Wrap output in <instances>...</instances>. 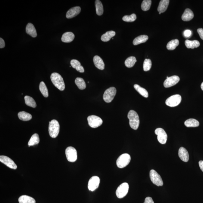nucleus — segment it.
Listing matches in <instances>:
<instances>
[{"label": "nucleus", "mask_w": 203, "mask_h": 203, "mask_svg": "<svg viewBox=\"0 0 203 203\" xmlns=\"http://www.w3.org/2000/svg\"><path fill=\"white\" fill-rule=\"evenodd\" d=\"M201 89H202V90L203 91V82L202 83V84H201Z\"/></svg>", "instance_id": "49530a36"}, {"label": "nucleus", "mask_w": 203, "mask_h": 203, "mask_svg": "<svg viewBox=\"0 0 203 203\" xmlns=\"http://www.w3.org/2000/svg\"><path fill=\"white\" fill-rule=\"evenodd\" d=\"M66 155L68 161L74 162L77 159V152L76 149L72 146L68 147L66 150Z\"/></svg>", "instance_id": "9d476101"}, {"label": "nucleus", "mask_w": 203, "mask_h": 203, "mask_svg": "<svg viewBox=\"0 0 203 203\" xmlns=\"http://www.w3.org/2000/svg\"><path fill=\"white\" fill-rule=\"evenodd\" d=\"M24 99H25V104L33 108H35L37 106L35 101L31 97L26 96Z\"/></svg>", "instance_id": "473e14b6"}, {"label": "nucleus", "mask_w": 203, "mask_h": 203, "mask_svg": "<svg viewBox=\"0 0 203 203\" xmlns=\"http://www.w3.org/2000/svg\"><path fill=\"white\" fill-rule=\"evenodd\" d=\"M129 186L128 183H124L119 186L116 191L117 196L119 199L123 198L128 193Z\"/></svg>", "instance_id": "39448f33"}, {"label": "nucleus", "mask_w": 203, "mask_h": 203, "mask_svg": "<svg viewBox=\"0 0 203 203\" xmlns=\"http://www.w3.org/2000/svg\"><path fill=\"white\" fill-rule=\"evenodd\" d=\"M194 17V14L190 9L187 8L185 10L184 13L182 16V19L184 21H189Z\"/></svg>", "instance_id": "aec40b11"}, {"label": "nucleus", "mask_w": 203, "mask_h": 203, "mask_svg": "<svg viewBox=\"0 0 203 203\" xmlns=\"http://www.w3.org/2000/svg\"><path fill=\"white\" fill-rule=\"evenodd\" d=\"M199 164L200 168L201 170L203 172V161H200L199 162Z\"/></svg>", "instance_id": "a18cd8bd"}, {"label": "nucleus", "mask_w": 203, "mask_h": 203, "mask_svg": "<svg viewBox=\"0 0 203 203\" xmlns=\"http://www.w3.org/2000/svg\"><path fill=\"white\" fill-rule=\"evenodd\" d=\"M152 67V62L150 59H145L143 63V70L145 71H148L151 69Z\"/></svg>", "instance_id": "4c0bfd02"}, {"label": "nucleus", "mask_w": 203, "mask_h": 203, "mask_svg": "<svg viewBox=\"0 0 203 203\" xmlns=\"http://www.w3.org/2000/svg\"><path fill=\"white\" fill-rule=\"evenodd\" d=\"M19 203H36L34 198L27 195H22L19 199Z\"/></svg>", "instance_id": "a878e982"}, {"label": "nucleus", "mask_w": 203, "mask_h": 203, "mask_svg": "<svg viewBox=\"0 0 203 203\" xmlns=\"http://www.w3.org/2000/svg\"><path fill=\"white\" fill-rule=\"evenodd\" d=\"M134 88L142 96L144 97L145 98H148L149 95H148L147 91L146 89L140 87L138 84L134 85Z\"/></svg>", "instance_id": "7c9ffc66"}, {"label": "nucleus", "mask_w": 203, "mask_h": 203, "mask_svg": "<svg viewBox=\"0 0 203 203\" xmlns=\"http://www.w3.org/2000/svg\"><path fill=\"white\" fill-rule=\"evenodd\" d=\"M93 62L95 66L98 69L103 70L105 68V64L102 59L99 56H95L93 58Z\"/></svg>", "instance_id": "f3484780"}, {"label": "nucleus", "mask_w": 203, "mask_h": 203, "mask_svg": "<svg viewBox=\"0 0 203 203\" xmlns=\"http://www.w3.org/2000/svg\"><path fill=\"white\" fill-rule=\"evenodd\" d=\"M192 31L190 30H185L183 33V36L186 38H190L192 35Z\"/></svg>", "instance_id": "ea45409f"}, {"label": "nucleus", "mask_w": 203, "mask_h": 203, "mask_svg": "<svg viewBox=\"0 0 203 203\" xmlns=\"http://www.w3.org/2000/svg\"><path fill=\"white\" fill-rule=\"evenodd\" d=\"M152 4L151 0H144L142 3L141 8L144 11H147L150 8Z\"/></svg>", "instance_id": "c9c22d12"}, {"label": "nucleus", "mask_w": 203, "mask_h": 203, "mask_svg": "<svg viewBox=\"0 0 203 203\" xmlns=\"http://www.w3.org/2000/svg\"><path fill=\"white\" fill-rule=\"evenodd\" d=\"M131 156L128 154H124L119 156L117 160V165L119 168H123L128 165L131 161Z\"/></svg>", "instance_id": "20e7f679"}, {"label": "nucleus", "mask_w": 203, "mask_h": 203, "mask_svg": "<svg viewBox=\"0 0 203 203\" xmlns=\"http://www.w3.org/2000/svg\"><path fill=\"white\" fill-rule=\"evenodd\" d=\"M128 117L129 119L130 127L133 129L137 130L140 124V119L138 114L134 111L130 110L128 113Z\"/></svg>", "instance_id": "f03ea898"}, {"label": "nucleus", "mask_w": 203, "mask_h": 203, "mask_svg": "<svg viewBox=\"0 0 203 203\" xmlns=\"http://www.w3.org/2000/svg\"><path fill=\"white\" fill-rule=\"evenodd\" d=\"M0 161L11 169H16L17 168V166L14 161L7 156L4 155L0 156Z\"/></svg>", "instance_id": "4468645a"}, {"label": "nucleus", "mask_w": 203, "mask_h": 203, "mask_svg": "<svg viewBox=\"0 0 203 203\" xmlns=\"http://www.w3.org/2000/svg\"><path fill=\"white\" fill-rule=\"evenodd\" d=\"M186 47L189 49H194L195 48H198L200 46V43L198 40H187L185 42Z\"/></svg>", "instance_id": "4be33fe9"}, {"label": "nucleus", "mask_w": 203, "mask_h": 203, "mask_svg": "<svg viewBox=\"0 0 203 203\" xmlns=\"http://www.w3.org/2000/svg\"><path fill=\"white\" fill-rule=\"evenodd\" d=\"M70 64L72 67L75 69L81 65V63L78 61L74 59L71 61Z\"/></svg>", "instance_id": "58836bf2"}, {"label": "nucleus", "mask_w": 203, "mask_h": 203, "mask_svg": "<svg viewBox=\"0 0 203 203\" xmlns=\"http://www.w3.org/2000/svg\"><path fill=\"white\" fill-rule=\"evenodd\" d=\"M136 19H137V16L135 14H133L130 16L126 15V16H124L122 18L123 20L128 22H134Z\"/></svg>", "instance_id": "e433bc0d"}, {"label": "nucleus", "mask_w": 203, "mask_h": 203, "mask_svg": "<svg viewBox=\"0 0 203 203\" xmlns=\"http://www.w3.org/2000/svg\"><path fill=\"white\" fill-rule=\"evenodd\" d=\"M184 124L187 127H196L199 126V123L196 119H190L186 120Z\"/></svg>", "instance_id": "bb28decb"}, {"label": "nucleus", "mask_w": 203, "mask_h": 203, "mask_svg": "<svg viewBox=\"0 0 203 203\" xmlns=\"http://www.w3.org/2000/svg\"><path fill=\"white\" fill-rule=\"evenodd\" d=\"M198 33L199 35L201 38L203 40V29L199 28L197 30Z\"/></svg>", "instance_id": "79ce46f5"}, {"label": "nucleus", "mask_w": 203, "mask_h": 203, "mask_svg": "<svg viewBox=\"0 0 203 203\" xmlns=\"http://www.w3.org/2000/svg\"><path fill=\"white\" fill-rule=\"evenodd\" d=\"M26 31L27 34L30 35L32 37L35 38L37 37V31L34 25L31 23L27 24L26 28Z\"/></svg>", "instance_id": "a211bd4d"}, {"label": "nucleus", "mask_w": 203, "mask_h": 203, "mask_svg": "<svg viewBox=\"0 0 203 203\" xmlns=\"http://www.w3.org/2000/svg\"><path fill=\"white\" fill-rule=\"evenodd\" d=\"M40 142V139L39 135L37 134H33L30 139L28 143V146H33L36 145L38 144Z\"/></svg>", "instance_id": "cd10ccee"}, {"label": "nucleus", "mask_w": 203, "mask_h": 203, "mask_svg": "<svg viewBox=\"0 0 203 203\" xmlns=\"http://www.w3.org/2000/svg\"><path fill=\"white\" fill-rule=\"evenodd\" d=\"M76 69L77 71L80 73H84V68L81 65L77 67Z\"/></svg>", "instance_id": "37998d69"}, {"label": "nucleus", "mask_w": 203, "mask_h": 203, "mask_svg": "<svg viewBox=\"0 0 203 203\" xmlns=\"http://www.w3.org/2000/svg\"><path fill=\"white\" fill-rule=\"evenodd\" d=\"M87 120L89 126L92 128H96L102 125V119L99 117L92 115L88 117Z\"/></svg>", "instance_id": "0eeeda50"}, {"label": "nucleus", "mask_w": 203, "mask_h": 203, "mask_svg": "<svg viewBox=\"0 0 203 203\" xmlns=\"http://www.w3.org/2000/svg\"><path fill=\"white\" fill-rule=\"evenodd\" d=\"M52 82L55 87L61 91H63L65 85L63 79L61 76L57 73H53L51 76Z\"/></svg>", "instance_id": "f257e3e1"}, {"label": "nucleus", "mask_w": 203, "mask_h": 203, "mask_svg": "<svg viewBox=\"0 0 203 203\" xmlns=\"http://www.w3.org/2000/svg\"><path fill=\"white\" fill-rule=\"evenodd\" d=\"M81 11V8L80 7H73L68 11L66 13V17L67 19H71L75 17L79 14Z\"/></svg>", "instance_id": "2eb2a0df"}, {"label": "nucleus", "mask_w": 203, "mask_h": 203, "mask_svg": "<svg viewBox=\"0 0 203 203\" xmlns=\"http://www.w3.org/2000/svg\"><path fill=\"white\" fill-rule=\"evenodd\" d=\"M95 6H96V13L98 16H101L104 13V8L102 3L99 0L95 1Z\"/></svg>", "instance_id": "c85d7f7f"}, {"label": "nucleus", "mask_w": 203, "mask_h": 203, "mask_svg": "<svg viewBox=\"0 0 203 203\" xmlns=\"http://www.w3.org/2000/svg\"><path fill=\"white\" fill-rule=\"evenodd\" d=\"M100 182V180L98 176L92 177L89 181L88 185L89 190L90 191H94L99 187Z\"/></svg>", "instance_id": "f8f14e48"}, {"label": "nucleus", "mask_w": 203, "mask_h": 203, "mask_svg": "<svg viewBox=\"0 0 203 203\" xmlns=\"http://www.w3.org/2000/svg\"><path fill=\"white\" fill-rule=\"evenodd\" d=\"M157 135V139L159 143L161 144H165L167 141V135L164 130L161 128L156 129L155 131Z\"/></svg>", "instance_id": "9b49d317"}, {"label": "nucleus", "mask_w": 203, "mask_h": 203, "mask_svg": "<svg viewBox=\"0 0 203 203\" xmlns=\"http://www.w3.org/2000/svg\"><path fill=\"white\" fill-rule=\"evenodd\" d=\"M178 155L183 161L185 162L188 161L189 158V154L186 148L184 147L180 148L179 150Z\"/></svg>", "instance_id": "dca6fc26"}, {"label": "nucleus", "mask_w": 203, "mask_h": 203, "mask_svg": "<svg viewBox=\"0 0 203 203\" xmlns=\"http://www.w3.org/2000/svg\"><path fill=\"white\" fill-rule=\"evenodd\" d=\"M150 178L153 184L157 186H163V182L160 175L154 170H151L150 172Z\"/></svg>", "instance_id": "6e6552de"}, {"label": "nucleus", "mask_w": 203, "mask_h": 203, "mask_svg": "<svg viewBox=\"0 0 203 203\" xmlns=\"http://www.w3.org/2000/svg\"><path fill=\"white\" fill-rule=\"evenodd\" d=\"M179 44V41L178 39L173 40L170 41L167 45V48L169 50H173Z\"/></svg>", "instance_id": "c756f323"}, {"label": "nucleus", "mask_w": 203, "mask_h": 203, "mask_svg": "<svg viewBox=\"0 0 203 203\" xmlns=\"http://www.w3.org/2000/svg\"><path fill=\"white\" fill-rule=\"evenodd\" d=\"M179 77L174 75L169 77H167V79L164 83V86L165 88H169L172 87L180 81Z\"/></svg>", "instance_id": "ddd939ff"}, {"label": "nucleus", "mask_w": 203, "mask_h": 203, "mask_svg": "<svg viewBox=\"0 0 203 203\" xmlns=\"http://www.w3.org/2000/svg\"><path fill=\"white\" fill-rule=\"evenodd\" d=\"M148 36L146 35H141L138 36L134 39L133 45H137L140 44L145 43L148 40Z\"/></svg>", "instance_id": "b1692460"}, {"label": "nucleus", "mask_w": 203, "mask_h": 203, "mask_svg": "<svg viewBox=\"0 0 203 203\" xmlns=\"http://www.w3.org/2000/svg\"><path fill=\"white\" fill-rule=\"evenodd\" d=\"M144 203H154L152 198L150 197H148L145 199V202Z\"/></svg>", "instance_id": "a19ab883"}, {"label": "nucleus", "mask_w": 203, "mask_h": 203, "mask_svg": "<svg viewBox=\"0 0 203 203\" xmlns=\"http://www.w3.org/2000/svg\"><path fill=\"white\" fill-rule=\"evenodd\" d=\"M60 125L56 120H52L49 122V133L50 136L53 138L57 137L60 132Z\"/></svg>", "instance_id": "7ed1b4c3"}, {"label": "nucleus", "mask_w": 203, "mask_h": 203, "mask_svg": "<svg viewBox=\"0 0 203 203\" xmlns=\"http://www.w3.org/2000/svg\"><path fill=\"white\" fill-rule=\"evenodd\" d=\"M181 97L179 95H172L166 100V104L170 107H175L178 106L181 102Z\"/></svg>", "instance_id": "1a4fd4ad"}, {"label": "nucleus", "mask_w": 203, "mask_h": 203, "mask_svg": "<svg viewBox=\"0 0 203 203\" xmlns=\"http://www.w3.org/2000/svg\"><path fill=\"white\" fill-rule=\"evenodd\" d=\"M116 89L114 87H111L105 92L103 99L107 103H110L113 100L116 94Z\"/></svg>", "instance_id": "423d86ee"}, {"label": "nucleus", "mask_w": 203, "mask_h": 203, "mask_svg": "<svg viewBox=\"0 0 203 203\" xmlns=\"http://www.w3.org/2000/svg\"><path fill=\"white\" fill-rule=\"evenodd\" d=\"M169 0H161L159 3L158 11L159 13H163L166 11L167 9L169 3Z\"/></svg>", "instance_id": "412c9836"}, {"label": "nucleus", "mask_w": 203, "mask_h": 203, "mask_svg": "<svg viewBox=\"0 0 203 203\" xmlns=\"http://www.w3.org/2000/svg\"><path fill=\"white\" fill-rule=\"evenodd\" d=\"M136 61L137 60L135 57L133 56L129 57L125 60V66L128 68L133 67L135 64Z\"/></svg>", "instance_id": "f704fd0d"}, {"label": "nucleus", "mask_w": 203, "mask_h": 203, "mask_svg": "<svg viewBox=\"0 0 203 203\" xmlns=\"http://www.w3.org/2000/svg\"><path fill=\"white\" fill-rule=\"evenodd\" d=\"M39 89L43 96L45 98H48L49 96L48 91L46 84L44 82L42 81L39 85Z\"/></svg>", "instance_id": "72a5a7b5"}, {"label": "nucleus", "mask_w": 203, "mask_h": 203, "mask_svg": "<svg viewBox=\"0 0 203 203\" xmlns=\"http://www.w3.org/2000/svg\"><path fill=\"white\" fill-rule=\"evenodd\" d=\"M5 46V43L4 40L2 38H0V48H3Z\"/></svg>", "instance_id": "c03bdc74"}, {"label": "nucleus", "mask_w": 203, "mask_h": 203, "mask_svg": "<svg viewBox=\"0 0 203 203\" xmlns=\"http://www.w3.org/2000/svg\"><path fill=\"white\" fill-rule=\"evenodd\" d=\"M75 83L80 90H84L86 87L85 82L83 78H77L75 80Z\"/></svg>", "instance_id": "2f4dec72"}, {"label": "nucleus", "mask_w": 203, "mask_h": 203, "mask_svg": "<svg viewBox=\"0 0 203 203\" xmlns=\"http://www.w3.org/2000/svg\"><path fill=\"white\" fill-rule=\"evenodd\" d=\"M75 38V35L73 33L68 32L63 35L61 37L62 41L64 43H70L73 41Z\"/></svg>", "instance_id": "6ab92c4d"}, {"label": "nucleus", "mask_w": 203, "mask_h": 203, "mask_svg": "<svg viewBox=\"0 0 203 203\" xmlns=\"http://www.w3.org/2000/svg\"><path fill=\"white\" fill-rule=\"evenodd\" d=\"M116 35V33L114 31H109L107 32L105 34L103 35L101 37V40L102 41L107 42L110 40Z\"/></svg>", "instance_id": "5701e85b"}, {"label": "nucleus", "mask_w": 203, "mask_h": 203, "mask_svg": "<svg viewBox=\"0 0 203 203\" xmlns=\"http://www.w3.org/2000/svg\"><path fill=\"white\" fill-rule=\"evenodd\" d=\"M18 116L21 120L24 121L30 120L32 118V116L30 113L25 111H21L18 114Z\"/></svg>", "instance_id": "393cba45"}, {"label": "nucleus", "mask_w": 203, "mask_h": 203, "mask_svg": "<svg viewBox=\"0 0 203 203\" xmlns=\"http://www.w3.org/2000/svg\"><path fill=\"white\" fill-rule=\"evenodd\" d=\"M161 13H159V14H161Z\"/></svg>", "instance_id": "de8ad7c7"}]
</instances>
